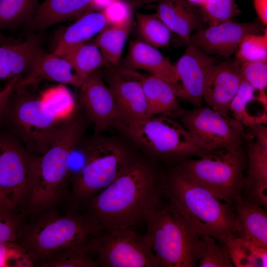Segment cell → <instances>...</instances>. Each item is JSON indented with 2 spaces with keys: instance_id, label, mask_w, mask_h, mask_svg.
Wrapping results in <instances>:
<instances>
[{
  "instance_id": "obj_1",
  "label": "cell",
  "mask_w": 267,
  "mask_h": 267,
  "mask_svg": "<svg viewBox=\"0 0 267 267\" xmlns=\"http://www.w3.org/2000/svg\"><path fill=\"white\" fill-rule=\"evenodd\" d=\"M163 180L153 165L137 159L80 208L84 207L103 230L134 228L161 204Z\"/></svg>"
},
{
  "instance_id": "obj_2",
  "label": "cell",
  "mask_w": 267,
  "mask_h": 267,
  "mask_svg": "<svg viewBox=\"0 0 267 267\" xmlns=\"http://www.w3.org/2000/svg\"><path fill=\"white\" fill-rule=\"evenodd\" d=\"M59 208L31 217L23 216L15 241L35 267H52L77 254H93L94 241L103 231L100 225L84 212L62 214Z\"/></svg>"
},
{
  "instance_id": "obj_3",
  "label": "cell",
  "mask_w": 267,
  "mask_h": 267,
  "mask_svg": "<svg viewBox=\"0 0 267 267\" xmlns=\"http://www.w3.org/2000/svg\"><path fill=\"white\" fill-rule=\"evenodd\" d=\"M163 187L168 203L197 234L211 236L223 245L237 237V221L232 205L174 169L164 178Z\"/></svg>"
},
{
  "instance_id": "obj_4",
  "label": "cell",
  "mask_w": 267,
  "mask_h": 267,
  "mask_svg": "<svg viewBox=\"0 0 267 267\" xmlns=\"http://www.w3.org/2000/svg\"><path fill=\"white\" fill-rule=\"evenodd\" d=\"M76 115L61 116L41 95L13 88L0 127L16 136L31 154L40 156L61 137Z\"/></svg>"
},
{
  "instance_id": "obj_5",
  "label": "cell",
  "mask_w": 267,
  "mask_h": 267,
  "mask_svg": "<svg viewBox=\"0 0 267 267\" xmlns=\"http://www.w3.org/2000/svg\"><path fill=\"white\" fill-rule=\"evenodd\" d=\"M84 125L76 116L61 137L38 157L37 177L25 217L67 204L70 196L72 152L81 141Z\"/></svg>"
},
{
  "instance_id": "obj_6",
  "label": "cell",
  "mask_w": 267,
  "mask_h": 267,
  "mask_svg": "<svg viewBox=\"0 0 267 267\" xmlns=\"http://www.w3.org/2000/svg\"><path fill=\"white\" fill-rule=\"evenodd\" d=\"M146 235L159 267H195L204 248L201 236L194 232L169 204H161L144 221Z\"/></svg>"
},
{
  "instance_id": "obj_7",
  "label": "cell",
  "mask_w": 267,
  "mask_h": 267,
  "mask_svg": "<svg viewBox=\"0 0 267 267\" xmlns=\"http://www.w3.org/2000/svg\"><path fill=\"white\" fill-rule=\"evenodd\" d=\"M247 160L243 146L231 151L219 149L178 162L174 169L188 180L233 206L241 197Z\"/></svg>"
},
{
  "instance_id": "obj_8",
  "label": "cell",
  "mask_w": 267,
  "mask_h": 267,
  "mask_svg": "<svg viewBox=\"0 0 267 267\" xmlns=\"http://www.w3.org/2000/svg\"><path fill=\"white\" fill-rule=\"evenodd\" d=\"M81 168L70 178L69 212L78 211L89 198L114 181L136 158L121 144L110 139L94 141L85 149Z\"/></svg>"
},
{
  "instance_id": "obj_9",
  "label": "cell",
  "mask_w": 267,
  "mask_h": 267,
  "mask_svg": "<svg viewBox=\"0 0 267 267\" xmlns=\"http://www.w3.org/2000/svg\"><path fill=\"white\" fill-rule=\"evenodd\" d=\"M116 125L156 158L178 163L187 158L201 157L209 152L200 148L183 125L168 115L120 121Z\"/></svg>"
},
{
  "instance_id": "obj_10",
  "label": "cell",
  "mask_w": 267,
  "mask_h": 267,
  "mask_svg": "<svg viewBox=\"0 0 267 267\" xmlns=\"http://www.w3.org/2000/svg\"><path fill=\"white\" fill-rule=\"evenodd\" d=\"M38 157L0 127V187L22 214L35 186Z\"/></svg>"
},
{
  "instance_id": "obj_11",
  "label": "cell",
  "mask_w": 267,
  "mask_h": 267,
  "mask_svg": "<svg viewBox=\"0 0 267 267\" xmlns=\"http://www.w3.org/2000/svg\"><path fill=\"white\" fill-rule=\"evenodd\" d=\"M169 116L178 118L195 144L204 151L224 149L233 151L242 146L244 126L211 107L180 108Z\"/></svg>"
},
{
  "instance_id": "obj_12",
  "label": "cell",
  "mask_w": 267,
  "mask_h": 267,
  "mask_svg": "<svg viewBox=\"0 0 267 267\" xmlns=\"http://www.w3.org/2000/svg\"><path fill=\"white\" fill-rule=\"evenodd\" d=\"M92 251L98 267H159L147 236L133 228L103 230L95 238Z\"/></svg>"
},
{
  "instance_id": "obj_13",
  "label": "cell",
  "mask_w": 267,
  "mask_h": 267,
  "mask_svg": "<svg viewBox=\"0 0 267 267\" xmlns=\"http://www.w3.org/2000/svg\"><path fill=\"white\" fill-rule=\"evenodd\" d=\"M263 26L259 20L243 23L229 20L197 31L191 35L188 44H194L210 55L228 59L246 35L262 33Z\"/></svg>"
},
{
  "instance_id": "obj_14",
  "label": "cell",
  "mask_w": 267,
  "mask_h": 267,
  "mask_svg": "<svg viewBox=\"0 0 267 267\" xmlns=\"http://www.w3.org/2000/svg\"><path fill=\"white\" fill-rule=\"evenodd\" d=\"M80 87V103L98 134L120 120L112 92L97 70L87 77Z\"/></svg>"
},
{
  "instance_id": "obj_15",
  "label": "cell",
  "mask_w": 267,
  "mask_h": 267,
  "mask_svg": "<svg viewBox=\"0 0 267 267\" xmlns=\"http://www.w3.org/2000/svg\"><path fill=\"white\" fill-rule=\"evenodd\" d=\"M187 45L174 65L179 86L178 97L197 107L201 106L206 81L215 59L199 47Z\"/></svg>"
},
{
  "instance_id": "obj_16",
  "label": "cell",
  "mask_w": 267,
  "mask_h": 267,
  "mask_svg": "<svg viewBox=\"0 0 267 267\" xmlns=\"http://www.w3.org/2000/svg\"><path fill=\"white\" fill-rule=\"evenodd\" d=\"M240 62L235 58L214 64L205 85L203 99L213 110L230 117V102L244 80Z\"/></svg>"
},
{
  "instance_id": "obj_17",
  "label": "cell",
  "mask_w": 267,
  "mask_h": 267,
  "mask_svg": "<svg viewBox=\"0 0 267 267\" xmlns=\"http://www.w3.org/2000/svg\"><path fill=\"white\" fill-rule=\"evenodd\" d=\"M108 85L114 95L120 121H134L152 116L139 80V75L124 72H112Z\"/></svg>"
},
{
  "instance_id": "obj_18",
  "label": "cell",
  "mask_w": 267,
  "mask_h": 267,
  "mask_svg": "<svg viewBox=\"0 0 267 267\" xmlns=\"http://www.w3.org/2000/svg\"><path fill=\"white\" fill-rule=\"evenodd\" d=\"M155 13L187 45L193 31L207 27L199 7L186 0H159Z\"/></svg>"
},
{
  "instance_id": "obj_19",
  "label": "cell",
  "mask_w": 267,
  "mask_h": 267,
  "mask_svg": "<svg viewBox=\"0 0 267 267\" xmlns=\"http://www.w3.org/2000/svg\"><path fill=\"white\" fill-rule=\"evenodd\" d=\"M45 80L74 87H80L85 81L64 58L44 51L30 71L18 80L14 88L23 89Z\"/></svg>"
},
{
  "instance_id": "obj_20",
  "label": "cell",
  "mask_w": 267,
  "mask_h": 267,
  "mask_svg": "<svg viewBox=\"0 0 267 267\" xmlns=\"http://www.w3.org/2000/svg\"><path fill=\"white\" fill-rule=\"evenodd\" d=\"M41 43L40 38L34 36L21 43H2L0 45V80L26 75L44 51Z\"/></svg>"
},
{
  "instance_id": "obj_21",
  "label": "cell",
  "mask_w": 267,
  "mask_h": 267,
  "mask_svg": "<svg viewBox=\"0 0 267 267\" xmlns=\"http://www.w3.org/2000/svg\"><path fill=\"white\" fill-rule=\"evenodd\" d=\"M126 61L132 69L145 70L170 83L177 88L178 95L179 86L175 66L157 48L141 40L133 41Z\"/></svg>"
},
{
  "instance_id": "obj_22",
  "label": "cell",
  "mask_w": 267,
  "mask_h": 267,
  "mask_svg": "<svg viewBox=\"0 0 267 267\" xmlns=\"http://www.w3.org/2000/svg\"><path fill=\"white\" fill-rule=\"evenodd\" d=\"M246 175L243 188L252 197L253 203L267 208V149L260 146L255 140L248 139L246 146Z\"/></svg>"
},
{
  "instance_id": "obj_23",
  "label": "cell",
  "mask_w": 267,
  "mask_h": 267,
  "mask_svg": "<svg viewBox=\"0 0 267 267\" xmlns=\"http://www.w3.org/2000/svg\"><path fill=\"white\" fill-rule=\"evenodd\" d=\"M237 237L267 248V214L262 207L240 197L234 203Z\"/></svg>"
},
{
  "instance_id": "obj_24",
  "label": "cell",
  "mask_w": 267,
  "mask_h": 267,
  "mask_svg": "<svg viewBox=\"0 0 267 267\" xmlns=\"http://www.w3.org/2000/svg\"><path fill=\"white\" fill-rule=\"evenodd\" d=\"M90 3L91 0H44L27 26L30 30H43L91 11Z\"/></svg>"
},
{
  "instance_id": "obj_25",
  "label": "cell",
  "mask_w": 267,
  "mask_h": 267,
  "mask_svg": "<svg viewBox=\"0 0 267 267\" xmlns=\"http://www.w3.org/2000/svg\"><path fill=\"white\" fill-rule=\"evenodd\" d=\"M139 80L151 116H170L180 109L178 90L173 85L150 74L139 75Z\"/></svg>"
},
{
  "instance_id": "obj_26",
  "label": "cell",
  "mask_w": 267,
  "mask_h": 267,
  "mask_svg": "<svg viewBox=\"0 0 267 267\" xmlns=\"http://www.w3.org/2000/svg\"><path fill=\"white\" fill-rule=\"evenodd\" d=\"M107 25L101 11H89L67 27L58 38L53 52L62 57L69 49L87 42Z\"/></svg>"
},
{
  "instance_id": "obj_27",
  "label": "cell",
  "mask_w": 267,
  "mask_h": 267,
  "mask_svg": "<svg viewBox=\"0 0 267 267\" xmlns=\"http://www.w3.org/2000/svg\"><path fill=\"white\" fill-rule=\"evenodd\" d=\"M62 57L71 64L84 80L105 63L94 41L86 42L72 47Z\"/></svg>"
},
{
  "instance_id": "obj_28",
  "label": "cell",
  "mask_w": 267,
  "mask_h": 267,
  "mask_svg": "<svg viewBox=\"0 0 267 267\" xmlns=\"http://www.w3.org/2000/svg\"><path fill=\"white\" fill-rule=\"evenodd\" d=\"M131 27L106 25L99 32L94 42L105 63L118 65Z\"/></svg>"
},
{
  "instance_id": "obj_29",
  "label": "cell",
  "mask_w": 267,
  "mask_h": 267,
  "mask_svg": "<svg viewBox=\"0 0 267 267\" xmlns=\"http://www.w3.org/2000/svg\"><path fill=\"white\" fill-rule=\"evenodd\" d=\"M223 245L235 267H267V248L260 247L237 237Z\"/></svg>"
},
{
  "instance_id": "obj_30",
  "label": "cell",
  "mask_w": 267,
  "mask_h": 267,
  "mask_svg": "<svg viewBox=\"0 0 267 267\" xmlns=\"http://www.w3.org/2000/svg\"><path fill=\"white\" fill-rule=\"evenodd\" d=\"M137 30L141 41L155 47L169 45L172 32L156 14H136Z\"/></svg>"
},
{
  "instance_id": "obj_31",
  "label": "cell",
  "mask_w": 267,
  "mask_h": 267,
  "mask_svg": "<svg viewBox=\"0 0 267 267\" xmlns=\"http://www.w3.org/2000/svg\"><path fill=\"white\" fill-rule=\"evenodd\" d=\"M40 5L39 0H0V30L27 22Z\"/></svg>"
},
{
  "instance_id": "obj_32",
  "label": "cell",
  "mask_w": 267,
  "mask_h": 267,
  "mask_svg": "<svg viewBox=\"0 0 267 267\" xmlns=\"http://www.w3.org/2000/svg\"><path fill=\"white\" fill-rule=\"evenodd\" d=\"M199 8L208 26L232 20L241 13L235 0H208Z\"/></svg>"
},
{
  "instance_id": "obj_33",
  "label": "cell",
  "mask_w": 267,
  "mask_h": 267,
  "mask_svg": "<svg viewBox=\"0 0 267 267\" xmlns=\"http://www.w3.org/2000/svg\"><path fill=\"white\" fill-rule=\"evenodd\" d=\"M240 62L267 61V30L261 34H250L241 41L235 52Z\"/></svg>"
},
{
  "instance_id": "obj_34",
  "label": "cell",
  "mask_w": 267,
  "mask_h": 267,
  "mask_svg": "<svg viewBox=\"0 0 267 267\" xmlns=\"http://www.w3.org/2000/svg\"><path fill=\"white\" fill-rule=\"evenodd\" d=\"M201 236L204 248L198 261V267H233L229 254L223 244L211 236Z\"/></svg>"
},
{
  "instance_id": "obj_35",
  "label": "cell",
  "mask_w": 267,
  "mask_h": 267,
  "mask_svg": "<svg viewBox=\"0 0 267 267\" xmlns=\"http://www.w3.org/2000/svg\"><path fill=\"white\" fill-rule=\"evenodd\" d=\"M256 91L249 83L244 80L230 102L229 111L233 113V118L244 126L249 127L255 124L248 114V106L251 102L258 99V95L256 96Z\"/></svg>"
},
{
  "instance_id": "obj_36",
  "label": "cell",
  "mask_w": 267,
  "mask_h": 267,
  "mask_svg": "<svg viewBox=\"0 0 267 267\" xmlns=\"http://www.w3.org/2000/svg\"><path fill=\"white\" fill-rule=\"evenodd\" d=\"M23 247L16 241L0 243V267H33Z\"/></svg>"
},
{
  "instance_id": "obj_37",
  "label": "cell",
  "mask_w": 267,
  "mask_h": 267,
  "mask_svg": "<svg viewBox=\"0 0 267 267\" xmlns=\"http://www.w3.org/2000/svg\"><path fill=\"white\" fill-rule=\"evenodd\" d=\"M240 68L244 80L259 92H265L267 87V61L242 62Z\"/></svg>"
},
{
  "instance_id": "obj_38",
  "label": "cell",
  "mask_w": 267,
  "mask_h": 267,
  "mask_svg": "<svg viewBox=\"0 0 267 267\" xmlns=\"http://www.w3.org/2000/svg\"><path fill=\"white\" fill-rule=\"evenodd\" d=\"M101 12L107 25L132 26V9L130 3L125 0H113Z\"/></svg>"
},
{
  "instance_id": "obj_39",
  "label": "cell",
  "mask_w": 267,
  "mask_h": 267,
  "mask_svg": "<svg viewBox=\"0 0 267 267\" xmlns=\"http://www.w3.org/2000/svg\"><path fill=\"white\" fill-rule=\"evenodd\" d=\"M23 218L21 213H0V243L16 240Z\"/></svg>"
},
{
  "instance_id": "obj_40",
  "label": "cell",
  "mask_w": 267,
  "mask_h": 267,
  "mask_svg": "<svg viewBox=\"0 0 267 267\" xmlns=\"http://www.w3.org/2000/svg\"><path fill=\"white\" fill-rule=\"evenodd\" d=\"M92 254L82 253L74 255L54 264L52 267H98Z\"/></svg>"
},
{
  "instance_id": "obj_41",
  "label": "cell",
  "mask_w": 267,
  "mask_h": 267,
  "mask_svg": "<svg viewBox=\"0 0 267 267\" xmlns=\"http://www.w3.org/2000/svg\"><path fill=\"white\" fill-rule=\"evenodd\" d=\"M256 138V142L262 148L267 149V127L265 124H257L249 126Z\"/></svg>"
},
{
  "instance_id": "obj_42",
  "label": "cell",
  "mask_w": 267,
  "mask_h": 267,
  "mask_svg": "<svg viewBox=\"0 0 267 267\" xmlns=\"http://www.w3.org/2000/svg\"><path fill=\"white\" fill-rule=\"evenodd\" d=\"M253 5L259 21L267 25V0H253Z\"/></svg>"
},
{
  "instance_id": "obj_43",
  "label": "cell",
  "mask_w": 267,
  "mask_h": 267,
  "mask_svg": "<svg viewBox=\"0 0 267 267\" xmlns=\"http://www.w3.org/2000/svg\"><path fill=\"white\" fill-rule=\"evenodd\" d=\"M0 213H20L0 187Z\"/></svg>"
},
{
  "instance_id": "obj_44",
  "label": "cell",
  "mask_w": 267,
  "mask_h": 267,
  "mask_svg": "<svg viewBox=\"0 0 267 267\" xmlns=\"http://www.w3.org/2000/svg\"><path fill=\"white\" fill-rule=\"evenodd\" d=\"M113 0H91L90 9H94L102 11Z\"/></svg>"
},
{
  "instance_id": "obj_45",
  "label": "cell",
  "mask_w": 267,
  "mask_h": 267,
  "mask_svg": "<svg viewBox=\"0 0 267 267\" xmlns=\"http://www.w3.org/2000/svg\"><path fill=\"white\" fill-rule=\"evenodd\" d=\"M194 6L199 7L205 4L208 0H186Z\"/></svg>"
}]
</instances>
